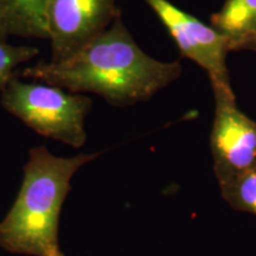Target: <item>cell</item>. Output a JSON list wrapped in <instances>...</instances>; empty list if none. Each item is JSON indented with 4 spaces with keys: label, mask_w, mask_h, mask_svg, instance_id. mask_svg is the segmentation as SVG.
I'll return each instance as SVG.
<instances>
[{
    "label": "cell",
    "mask_w": 256,
    "mask_h": 256,
    "mask_svg": "<svg viewBox=\"0 0 256 256\" xmlns=\"http://www.w3.org/2000/svg\"><path fill=\"white\" fill-rule=\"evenodd\" d=\"M182 72L178 60L162 62L140 49L120 14L68 60L40 62L22 70V76L75 94L94 92L124 107L150 100Z\"/></svg>",
    "instance_id": "6da1fadb"
},
{
    "label": "cell",
    "mask_w": 256,
    "mask_h": 256,
    "mask_svg": "<svg viewBox=\"0 0 256 256\" xmlns=\"http://www.w3.org/2000/svg\"><path fill=\"white\" fill-rule=\"evenodd\" d=\"M98 153L63 158L44 146L34 147L24 165V177L14 203L0 222V247L12 254L64 256L58 226L63 203L72 190L70 180Z\"/></svg>",
    "instance_id": "7a4b0ae2"
},
{
    "label": "cell",
    "mask_w": 256,
    "mask_h": 256,
    "mask_svg": "<svg viewBox=\"0 0 256 256\" xmlns=\"http://www.w3.org/2000/svg\"><path fill=\"white\" fill-rule=\"evenodd\" d=\"M2 108L40 136L80 148L87 142L88 96L46 83L24 82L18 75L0 96Z\"/></svg>",
    "instance_id": "3957f363"
},
{
    "label": "cell",
    "mask_w": 256,
    "mask_h": 256,
    "mask_svg": "<svg viewBox=\"0 0 256 256\" xmlns=\"http://www.w3.org/2000/svg\"><path fill=\"white\" fill-rule=\"evenodd\" d=\"M164 24L182 56L206 70L211 86L232 88L226 57L230 40L212 25H206L170 0H142Z\"/></svg>",
    "instance_id": "277c9868"
},
{
    "label": "cell",
    "mask_w": 256,
    "mask_h": 256,
    "mask_svg": "<svg viewBox=\"0 0 256 256\" xmlns=\"http://www.w3.org/2000/svg\"><path fill=\"white\" fill-rule=\"evenodd\" d=\"M215 119L210 134L214 172L218 184L256 166V121L243 114L232 88L211 86Z\"/></svg>",
    "instance_id": "5b68a950"
},
{
    "label": "cell",
    "mask_w": 256,
    "mask_h": 256,
    "mask_svg": "<svg viewBox=\"0 0 256 256\" xmlns=\"http://www.w3.org/2000/svg\"><path fill=\"white\" fill-rule=\"evenodd\" d=\"M116 0H48L46 24L51 63L75 55L110 26L118 16Z\"/></svg>",
    "instance_id": "8992f818"
},
{
    "label": "cell",
    "mask_w": 256,
    "mask_h": 256,
    "mask_svg": "<svg viewBox=\"0 0 256 256\" xmlns=\"http://www.w3.org/2000/svg\"><path fill=\"white\" fill-rule=\"evenodd\" d=\"M48 0H0V30L6 36L48 40Z\"/></svg>",
    "instance_id": "52a82bcc"
},
{
    "label": "cell",
    "mask_w": 256,
    "mask_h": 256,
    "mask_svg": "<svg viewBox=\"0 0 256 256\" xmlns=\"http://www.w3.org/2000/svg\"><path fill=\"white\" fill-rule=\"evenodd\" d=\"M211 25L230 40V50L256 34V0H226Z\"/></svg>",
    "instance_id": "ba28073f"
},
{
    "label": "cell",
    "mask_w": 256,
    "mask_h": 256,
    "mask_svg": "<svg viewBox=\"0 0 256 256\" xmlns=\"http://www.w3.org/2000/svg\"><path fill=\"white\" fill-rule=\"evenodd\" d=\"M218 185L222 198L232 209L256 216V166Z\"/></svg>",
    "instance_id": "9c48e42d"
},
{
    "label": "cell",
    "mask_w": 256,
    "mask_h": 256,
    "mask_svg": "<svg viewBox=\"0 0 256 256\" xmlns=\"http://www.w3.org/2000/svg\"><path fill=\"white\" fill-rule=\"evenodd\" d=\"M38 52L40 50L34 46H12L8 42V36L0 32V96L17 76V66L34 58Z\"/></svg>",
    "instance_id": "30bf717a"
},
{
    "label": "cell",
    "mask_w": 256,
    "mask_h": 256,
    "mask_svg": "<svg viewBox=\"0 0 256 256\" xmlns=\"http://www.w3.org/2000/svg\"><path fill=\"white\" fill-rule=\"evenodd\" d=\"M235 50H250L256 52V34L247 38V40H242L241 43H238V46L234 48V51Z\"/></svg>",
    "instance_id": "8fae6325"
},
{
    "label": "cell",
    "mask_w": 256,
    "mask_h": 256,
    "mask_svg": "<svg viewBox=\"0 0 256 256\" xmlns=\"http://www.w3.org/2000/svg\"><path fill=\"white\" fill-rule=\"evenodd\" d=\"M0 32H2V30H0ZM2 34H4V32H2Z\"/></svg>",
    "instance_id": "7c38bea8"
}]
</instances>
